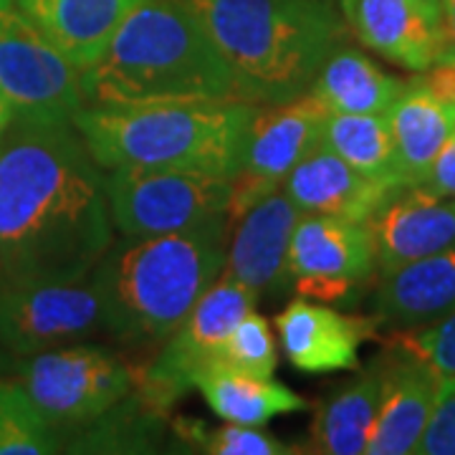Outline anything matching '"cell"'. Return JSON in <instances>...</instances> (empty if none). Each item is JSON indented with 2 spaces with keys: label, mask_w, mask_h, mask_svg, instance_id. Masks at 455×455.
<instances>
[{
  "label": "cell",
  "mask_w": 455,
  "mask_h": 455,
  "mask_svg": "<svg viewBox=\"0 0 455 455\" xmlns=\"http://www.w3.org/2000/svg\"><path fill=\"white\" fill-rule=\"evenodd\" d=\"M59 435L20 385H0V455L59 453Z\"/></svg>",
  "instance_id": "cell-27"
},
{
  "label": "cell",
  "mask_w": 455,
  "mask_h": 455,
  "mask_svg": "<svg viewBox=\"0 0 455 455\" xmlns=\"http://www.w3.org/2000/svg\"><path fill=\"white\" fill-rule=\"evenodd\" d=\"M0 94L18 119L74 122L84 109L79 71L18 0H0Z\"/></svg>",
  "instance_id": "cell-9"
},
{
  "label": "cell",
  "mask_w": 455,
  "mask_h": 455,
  "mask_svg": "<svg viewBox=\"0 0 455 455\" xmlns=\"http://www.w3.org/2000/svg\"><path fill=\"white\" fill-rule=\"evenodd\" d=\"M16 119V114H13V107L5 101V97L0 94V137H3V132L11 127V122Z\"/></svg>",
  "instance_id": "cell-35"
},
{
  "label": "cell",
  "mask_w": 455,
  "mask_h": 455,
  "mask_svg": "<svg viewBox=\"0 0 455 455\" xmlns=\"http://www.w3.org/2000/svg\"><path fill=\"white\" fill-rule=\"evenodd\" d=\"M324 119L326 109L309 92L281 104H256L245 132L241 167L230 178V223L276 193L293 167L322 145Z\"/></svg>",
  "instance_id": "cell-11"
},
{
  "label": "cell",
  "mask_w": 455,
  "mask_h": 455,
  "mask_svg": "<svg viewBox=\"0 0 455 455\" xmlns=\"http://www.w3.org/2000/svg\"><path fill=\"white\" fill-rule=\"evenodd\" d=\"M23 390L56 435L84 427L124 400L134 387V367L89 344L33 355L23 367Z\"/></svg>",
  "instance_id": "cell-7"
},
{
  "label": "cell",
  "mask_w": 455,
  "mask_h": 455,
  "mask_svg": "<svg viewBox=\"0 0 455 455\" xmlns=\"http://www.w3.org/2000/svg\"><path fill=\"white\" fill-rule=\"evenodd\" d=\"M101 329V296L92 276L20 281L0 289V344L20 357L82 344Z\"/></svg>",
  "instance_id": "cell-10"
},
{
  "label": "cell",
  "mask_w": 455,
  "mask_h": 455,
  "mask_svg": "<svg viewBox=\"0 0 455 455\" xmlns=\"http://www.w3.org/2000/svg\"><path fill=\"white\" fill-rule=\"evenodd\" d=\"M385 116L400 180L405 188H412L455 134V99L440 97L425 79H412Z\"/></svg>",
  "instance_id": "cell-20"
},
{
  "label": "cell",
  "mask_w": 455,
  "mask_h": 455,
  "mask_svg": "<svg viewBox=\"0 0 455 455\" xmlns=\"http://www.w3.org/2000/svg\"><path fill=\"white\" fill-rule=\"evenodd\" d=\"M377 271L367 223L304 212L286 253V286L322 304L352 301Z\"/></svg>",
  "instance_id": "cell-12"
},
{
  "label": "cell",
  "mask_w": 455,
  "mask_h": 455,
  "mask_svg": "<svg viewBox=\"0 0 455 455\" xmlns=\"http://www.w3.org/2000/svg\"><path fill=\"white\" fill-rule=\"evenodd\" d=\"M418 455H455V374L438 377V390Z\"/></svg>",
  "instance_id": "cell-31"
},
{
  "label": "cell",
  "mask_w": 455,
  "mask_h": 455,
  "mask_svg": "<svg viewBox=\"0 0 455 455\" xmlns=\"http://www.w3.org/2000/svg\"><path fill=\"white\" fill-rule=\"evenodd\" d=\"M382 390L367 440L370 455L415 453L430 420L438 374L423 359L392 344V352L379 359Z\"/></svg>",
  "instance_id": "cell-16"
},
{
  "label": "cell",
  "mask_w": 455,
  "mask_h": 455,
  "mask_svg": "<svg viewBox=\"0 0 455 455\" xmlns=\"http://www.w3.org/2000/svg\"><path fill=\"white\" fill-rule=\"evenodd\" d=\"M390 344L423 359L438 377H451L455 374V311L435 324L400 329Z\"/></svg>",
  "instance_id": "cell-30"
},
{
  "label": "cell",
  "mask_w": 455,
  "mask_h": 455,
  "mask_svg": "<svg viewBox=\"0 0 455 455\" xmlns=\"http://www.w3.org/2000/svg\"><path fill=\"white\" fill-rule=\"evenodd\" d=\"M405 84L374 64L367 53L339 44L326 56L309 94L326 112L387 114Z\"/></svg>",
  "instance_id": "cell-22"
},
{
  "label": "cell",
  "mask_w": 455,
  "mask_h": 455,
  "mask_svg": "<svg viewBox=\"0 0 455 455\" xmlns=\"http://www.w3.org/2000/svg\"><path fill=\"white\" fill-rule=\"evenodd\" d=\"M167 412L132 390L112 410L68 443V453H152L163 438Z\"/></svg>",
  "instance_id": "cell-26"
},
{
  "label": "cell",
  "mask_w": 455,
  "mask_h": 455,
  "mask_svg": "<svg viewBox=\"0 0 455 455\" xmlns=\"http://www.w3.org/2000/svg\"><path fill=\"white\" fill-rule=\"evenodd\" d=\"M259 293L226 271L196 301L182 324L167 337L164 349L147 367H134V387L145 403L170 412V407L196 390V379L212 367L228 334L256 309Z\"/></svg>",
  "instance_id": "cell-6"
},
{
  "label": "cell",
  "mask_w": 455,
  "mask_h": 455,
  "mask_svg": "<svg viewBox=\"0 0 455 455\" xmlns=\"http://www.w3.org/2000/svg\"><path fill=\"white\" fill-rule=\"evenodd\" d=\"M377 274L387 276L407 263L455 245V197L403 188L367 220Z\"/></svg>",
  "instance_id": "cell-14"
},
{
  "label": "cell",
  "mask_w": 455,
  "mask_h": 455,
  "mask_svg": "<svg viewBox=\"0 0 455 455\" xmlns=\"http://www.w3.org/2000/svg\"><path fill=\"white\" fill-rule=\"evenodd\" d=\"M281 190L301 212L367 223L403 188L362 175L337 152L319 145L293 167Z\"/></svg>",
  "instance_id": "cell-17"
},
{
  "label": "cell",
  "mask_w": 455,
  "mask_h": 455,
  "mask_svg": "<svg viewBox=\"0 0 455 455\" xmlns=\"http://www.w3.org/2000/svg\"><path fill=\"white\" fill-rule=\"evenodd\" d=\"M107 196L114 228L127 238H145L211 218H228L230 178L157 167H114L107 175Z\"/></svg>",
  "instance_id": "cell-8"
},
{
  "label": "cell",
  "mask_w": 455,
  "mask_h": 455,
  "mask_svg": "<svg viewBox=\"0 0 455 455\" xmlns=\"http://www.w3.org/2000/svg\"><path fill=\"white\" fill-rule=\"evenodd\" d=\"M427 196L435 197H455V134L448 140V145L440 149V155L427 167L418 185Z\"/></svg>",
  "instance_id": "cell-32"
},
{
  "label": "cell",
  "mask_w": 455,
  "mask_h": 455,
  "mask_svg": "<svg viewBox=\"0 0 455 455\" xmlns=\"http://www.w3.org/2000/svg\"><path fill=\"white\" fill-rule=\"evenodd\" d=\"M228 218L112 243L92 268L104 331L130 344L167 339L226 266Z\"/></svg>",
  "instance_id": "cell-4"
},
{
  "label": "cell",
  "mask_w": 455,
  "mask_h": 455,
  "mask_svg": "<svg viewBox=\"0 0 455 455\" xmlns=\"http://www.w3.org/2000/svg\"><path fill=\"white\" fill-rule=\"evenodd\" d=\"M339 8L359 44L390 64L425 74L451 56L443 0H339Z\"/></svg>",
  "instance_id": "cell-13"
},
{
  "label": "cell",
  "mask_w": 455,
  "mask_h": 455,
  "mask_svg": "<svg viewBox=\"0 0 455 455\" xmlns=\"http://www.w3.org/2000/svg\"><path fill=\"white\" fill-rule=\"evenodd\" d=\"M172 430L196 451L211 455H289L296 448L283 445L281 440L263 433L253 425L226 423L223 427H208L200 420H175Z\"/></svg>",
  "instance_id": "cell-28"
},
{
  "label": "cell",
  "mask_w": 455,
  "mask_h": 455,
  "mask_svg": "<svg viewBox=\"0 0 455 455\" xmlns=\"http://www.w3.org/2000/svg\"><path fill=\"white\" fill-rule=\"evenodd\" d=\"M215 364L235 370V372L253 374V377H274L278 364L276 339L266 316L248 311L235 329L228 334Z\"/></svg>",
  "instance_id": "cell-29"
},
{
  "label": "cell",
  "mask_w": 455,
  "mask_h": 455,
  "mask_svg": "<svg viewBox=\"0 0 455 455\" xmlns=\"http://www.w3.org/2000/svg\"><path fill=\"white\" fill-rule=\"evenodd\" d=\"M107 175L74 122L13 119L0 137V278L71 281L112 241Z\"/></svg>",
  "instance_id": "cell-1"
},
{
  "label": "cell",
  "mask_w": 455,
  "mask_h": 455,
  "mask_svg": "<svg viewBox=\"0 0 455 455\" xmlns=\"http://www.w3.org/2000/svg\"><path fill=\"white\" fill-rule=\"evenodd\" d=\"M142 0H18L76 71L101 59L116 31Z\"/></svg>",
  "instance_id": "cell-19"
},
{
  "label": "cell",
  "mask_w": 455,
  "mask_h": 455,
  "mask_svg": "<svg viewBox=\"0 0 455 455\" xmlns=\"http://www.w3.org/2000/svg\"><path fill=\"white\" fill-rule=\"evenodd\" d=\"M425 82L430 84L433 92H438L440 97L455 99V59L453 61H443L433 66L425 76Z\"/></svg>",
  "instance_id": "cell-33"
},
{
  "label": "cell",
  "mask_w": 455,
  "mask_h": 455,
  "mask_svg": "<svg viewBox=\"0 0 455 455\" xmlns=\"http://www.w3.org/2000/svg\"><path fill=\"white\" fill-rule=\"evenodd\" d=\"M253 109L248 101L84 107L74 127L101 170L157 167L233 178Z\"/></svg>",
  "instance_id": "cell-5"
},
{
  "label": "cell",
  "mask_w": 455,
  "mask_h": 455,
  "mask_svg": "<svg viewBox=\"0 0 455 455\" xmlns=\"http://www.w3.org/2000/svg\"><path fill=\"white\" fill-rule=\"evenodd\" d=\"M304 212L286 193L266 196L235 220L223 271L238 278L251 291L268 293L286 289V253L299 218Z\"/></svg>",
  "instance_id": "cell-18"
},
{
  "label": "cell",
  "mask_w": 455,
  "mask_h": 455,
  "mask_svg": "<svg viewBox=\"0 0 455 455\" xmlns=\"http://www.w3.org/2000/svg\"><path fill=\"white\" fill-rule=\"evenodd\" d=\"M276 329L283 355L299 372L329 374L357 367L359 347L374 334V319L299 296L278 314Z\"/></svg>",
  "instance_id": "cell-15"
},
{
  "label": "cell",
  "mask_w": 455,
  "mask_h": 455,
  "mask_svg": "<svg viewBox=\"0 0 455 455\" xmlns=\"http://www.w3.org/2000/svg\"><path fill=\"white\" fill-rule=\"evenodd\" d=\"M84 104L238 101L230 71L182 0H142L101 59L79 71Z\"/></svg>",
  "instance_id": "cell-2"
},
{
  "label": "cell",
  "mask_w": 455,
  "mask_h": 455,
  "mask_svg": "<svg viewBox=\"0 0 455 455\" xmlns=\"http://www.w3.org/2000/svg\"><path fill=\"white\" fill-rule=\"evenodd\" d=\"M377 319L400 329L435 324L455 311V245L382 276Z\"/></svg>",
  "instance_id": "cell-21"
},
{
  "label": "cell",
  "mask_w": 455,
  "mask_h": 455,
  "mask_svg": "<svg viewBox=\"0 0 455 455\" xmlns=\"http://www.w3.org/2000/svg\"><path fill=\"white\" fill-rule=\"evenodd\" d=\"M196 390L223 423L263 427L278 415L307 410L301 395L271 377H253L220 364H212L197 377Z\"/></svg>",
  "instance_id": "cell-24"
},
{
  "label": "cell",
  "mask_w": 455,
  "mask_h": 455,
  "mask_svg": "<svg viewBox=\"0 0 455 455\" xmlns=\"http://www.w3.org/2000/svg\"><path fill=\"white\" fill-rule=\"evenodd\" d=\"M230 71L238 101L281 104L307 94L344 41L329 0H182Z\"/></svg>",
  "instance_id": "cell-3"
},
{
  "label": "cell",
  "mask_w": 455,
  "mask_h": 455,
  "mask_svg": "<svg viewBox=\"0 0 455 455\" xmlns=\"http://www.w3.org/2000/svg\"><path fill=\"white\" fill-rule=\"evenodd\" d=\"M382 390L379 359L319 403L311 423V451L324 455H359L367 451Z\"/></svg>",
  "instance_id": "cell-23"
},
{
  "label": "cell",
  "mask_w": 455,
  "mask_h": 455,
  "mask_svg": "<svg viewBox=\"0 0 455 455\" xmlns=\"http://www.w3.org/2000/svg\"><path fill=\"white\" fill-rule=\"evenodd\" d=\"M445 3V20H448V36H451V56L448 61L455 59V0H443Z\"/></svg>",
  "instance_id": "cell-34"
},
{
  "label": "cell",
  "mask_w": 455,
  "mask_h": 455,
  "mask_svg": "<svg viewBox=\"0 0 455 455\" xmlns=\"http://www.w3.org/2000/svg\"><path fill=\"white\" fill-rule=\"evenodd\" d=\"M322 145L337 152L362 175L405 188L397 172L395 142L385 114L326 112Z\"/></svg>",
  "instance_id": "cell-25"
}]
</instances>
